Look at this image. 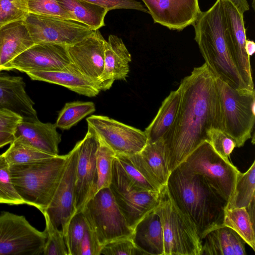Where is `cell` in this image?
<instances>
[{"label": "cell", "mask_w": 255, "mask_h": 255, "mask_svg": "<svg viewBox=\"0 0 255 255\" xmlns=\"http://www.w3.org/2000/svg\"><path fill=\"white\" fill-rule=\"evenodd\" d=\"M116 157L128 177L136 186L145 190L160 191L143 176L131 162L128 155L116 154Z\"/></svg>", "instance_id": "cell-39"}, {"label": "cell", "mask_w": 255, "mask_h": 255, "mask_svg": "<svg viewBox=\"0 0 255 255\" xmlns=\"http://www.w3.org/2000/svg\"><path fill=\"white\" fill-rule=\"evenodd\" d=\"M86 121L99 138L116 154L130 155L139 153L147 143L144 131L108 117L92 115Z\"/></svg>", "instance_id": "cell-12"}, {"label": "cell", "mask_w": 255, "mask_h": 255, "mask_svg": "<svg viewBox=\"0 0 255 255\" xmlns=\"http://www.w3.org/2000/svg\"><path fill=\"white\" fill-rule=\"evenodd\" d=\"M0 204H24L12 185L9 165L2 154H0Z\"/></svg>", "instance_id": "cell-35"}, {"label": "cell", "mask_w": 255, "mask_h": 255, "mask_svg": "<svg viewBox=\"0 0 255 255\" xmlns=\"http://www.w3.org/2000/svg\"><path fill=\"white\" fill-rule=\"evenodd\" d=\"M102 247L88 227L80 243L78 255H101Z\"/></svg>", "instance_id": "cell-43"}, {"label": "cell", "mask_w": 255, "mask_h": 255, "mask_svg": "<svg viewBox=\"0 0 255 255\" xmlns=\"http://www.w3.org/2000/svg\"><path fill=\"white\" fill-rule=\"evenodd\" d=\"M26 74L32 79L57 84L78 94L94 97L101 91L71 63L60 71H31Z\"/></svg>", "instance_id": "cell-23"}, {"label": "cell", "mask_w": 255, "mask_h": 255, "mask_svg": "<svg viewBox=\"0 0 255 255\" xmlns=\"http://www.w3.org/2000/svg\"><path fill=\"white\" fill-rule=\"evenodd\" d=\"M81 211L102 248L112 241L132 236L133 230L109 187L100 190L86 202Z\"/></svg>", "instance_id": "cell-7"}, {"label": "cell", "mask_w": 255, "mask_h": 255, "mask_svg": "<svg viewBox=\"0 0 255 255\" xmlns=\"http://www.w3.org/2000/svg\"><path fill=\"white\" fill-rule=\"evenodd\" d=\"M178 89L180 100L175 120L163 137L171 172L205 141L215 128L217 106L215 77L205 63L193 68Z\"/></svg>", "instance_id": "cell-1"}, {"label": "cell", "mask_w": 255, "mask_h": 255, "mask_svg": "<svg viewBox=\"0 0 255 255\" xmlns=\"http://www.w3.org/2000/svg\"><path fill=\"white\" fill-rule=\"evenodd\" d=\"M109 188L119 209L132 230L159 202L160 191L145 190L136 186L126 174L116 155Z\"/></svg>", "instance_id": "cell-9"}, {"label": "cell", "mask_w": 255, "mask_h": 255, "mask_svg": "<svg viewBox=\"0 0 255 255\" xmlns=\"http://www.w3.org/2000/svg\"><path fill=\"white\" fill-rule=\"evenodd\" d=\"M128 156L143 176L158 189L161 190L166 185L170 172L163 139L147 142L140 152Z\"/></svg>", "instance_id": "cell-19"}, {"label": "cell", "mask_w": 255, "mask_h": 255, "mask_svg": "<svg viewBox=\"0 0 255 255\" xmlns=\"http://www.w3.org/2000/svg\"><path fill=\"white\" fill-rule=\"evenodd\" d=\"M131 56L122 39L110 35L104 44V63L98 87L106 91L116 80H125L129 71Z\"/></svg>", "instance_id": "cell-20"}, {"label": "cell", "mask_w": 255, "mask_h": 255, "mask_svg": "<svg viewBox=\"0 0 255 255\" xmlns=\"http://www.w3.org/2000/svg\"><path fill=\"white\" fill-rule=\"evenodd\" d=\"M95 110V104L92 102L66 103L59 112L55 124L58 128L68 130Z\"/></svg>", "instance_id": "cell-33"}, {"label": "cell", "mask_w": 255, "mask_h": 255, "mask_svg": "<svg viewBox=\"0 0 255 255\" xmlns=\"http://www.w3.org/2000/svg\"><path fill=\"white\" fill-rule=\"evenodd\" d=\"M255 162L245 173L238 174L233 191L226 209L244 207L248 210L255 204Z\"/></svg>", "instance_id": "cell-29"}, {"label": "cell", "mask_w": 255, "mask_h": 255, "mask_svg": "<svg viewBox=\"0 0 255 255\" xmlns=\"http://www.w3.org/2000/svg\"><path fill=\"white\" fill-rule=\"evenodd\" d=\"M45 221L47 238L44 247L43 255H68L63 234L51 223L48 216L43 213Z\"/></svg>", "instance_id": "cell-36"}, {"label": "cell", "mask_w": 255, "mask_h": 255, "mask_svg": "<svg viewBox=\"0 0 255 255\" xmlns=\"http://www.w3.org/2000/svg\"><path fill=\"white\" fill-rule=\"evenodd\" d=\"M180 100V91L178 88L171 91L162 102L156 115L144 130L148 143L163 138L175 120Z\"/></svg>", "instance_id": "cell-27"}, {"label": "cell", "mask_w": 255, "mask_h": 255, "mask_svg": "<svg viewBox=\"0 0 255 255\" xmlns=\"http://www.w3.org/2000/svg\"><path fill=\"white\" fill-rule=\"evenodd\" d=\"M217 106L215 128L243 146L252 137L255 122V90L233 88L215 77Z\"/></svg>", "instance_id": "cell-5"}, {"label": "cell", "mask_w": 255, "mask_h": 255, "mask_svg": "<svg viewBox=\"0 0 255 255\" xmlns=\"http://www.w3.org/2000/svg\"><path fill=\"white\" fill-rule=\"evenodd\" d=\"M178 166L202 176L227 201L240 171L218 154L208 141L200 144Z\"/></svg>", "instance_id": "cell-8"}, {"label": "cell", "mask_w": 255, "mask_h": 255, "mask_svg": "<svg viewBox=\"0 0 255 255\" xmlns=\"http://www.w3.org/2000/svg\"><path fill=\"white\" fill-rule=\"evenodd\" d=\"M34 103L25 91V83L20 76L0 72V108L10 110L24 121L38 120Z\"/></svg>", "instance_id": "cell-21"}, {"label": "cell", "mask_w": 255, "mask_h": 255, "mask_svg": "<svg viewBox=\"0 0 255 255\" xmlns=\"http://www.w3.org/2000/svg\"><path fill=\"white\" fill-rule=\"evenodd\" d=\"M166 187L176 206L194 224L201 239L223 225L228 201L202 176L178 166L170 172Z\"/></svg>", "instance_id": "cell-2"}, {"label": "cell", "mask_w": 255, "mask_h": 255, "mask_svg": "<svg viewBox=\"0 0 255 255\" xmlns=\"http://www.w3.org/2000/svg\"><path fill=\"white\" fill-rule=\"evenodd\" d=\"M34 44L23 20L0 27V72L5 65Z\"/></svg>", "instance_id": "cell-25"}, {"label": "cell", "mask_w": 255, "mask_h": 255, "mask_svg": "<svg viewBox=\"0 0 255 255\" xmlns=\"http://www.w3.org/2000/svg\"><path fill=\"white\" fill-rule=\"evenodd\" d=\"M15 138L13 133L0 131V148L10 143Z\"/></svg>", "instance_id": "cell-46"}, {"label": "cell", "mask_w": 255, "mask_h": 255, "mask_svg": "<svg viewBox=\"0 0 255 255\" xmlns=\"http://www.w3.org/2000/svg\"><path fill=\"white\" fill-rule=\"evenodd\" d=\"M226 26L225 37L232 58L242 79L255 90L250 57L246 50L247 37L243 14L229 0H222Z\"/></svg>", "instance_id": "cell-16"}, {"label": "cell", "mask_w": 255, "mask_h": 255, "mask_svg": "<svg viewBox=\"0 0 255 255\" xmlns=\"http://www.w3.org/2000/svg\"><path fill=\"white\" fill-rule=\"evenodd\" d=\"M104 255H141L131 237L122 238L105 245L101 252Z\"/></svg>", "instance_id": "cell-41"}, {"label": "cell", "mask_w": 255, "mask_h": 255, "mask_svg": "<svg viewBox=\"0 0 255 255\" xmlns=\"http://www.w3.org/2000/svg\"><path fill=\"white\" fill-rule=\"evenodd\" d=\"M108 9H134L148 13V10L137 0H83Z\"/></svg>", "instance_id": "cell-42"}, {"label": "cell", "mask_w": 255, "mask_h": 255, "mask_svg": "<svg viewBox=\"0 0 255 255\" xmlns=\"http://www.w3.org/2000/svg\"><path fill=\"white\" fill-rule=\"evenodd\" d=\"M252 7L253 8V9L255 10V0H252Z\"/></svg>", "instance_id": "cell-48"}, {"label": "cell", "mask_w": 255, "mask_h": 255, "mask_svg": "<svg viewBox=\"0 0 255 255\" xmlns=\"http://www.w3.org/2000/svg\"><path fill=\"white\" fill-rule=\"evenodd\" d=\"M47 238L23 216L4 212L0 214V255H43Z\"/></svg>", "instance_id": "cell-10"}, {"label": "cell", "mask_w": 255, "mask_h": 255, "mask_svg": "<svg viewBox=\"0 0 255 255\" xmlns=\"http://www.w3.org/2000/svg\"><path fill=\"white\" fill-rule=\"evenodd\" d=\"M71 63L66 45L43 43L34 44L5 65L2 71H60Z\"/></svg>", "instance_id": "cell-15"}, {"label": "cell", "mask_w": 255, "mask_h": 255, "mask_svg": "<svg viewBox=\"0 0 255 255\" xmlns=\"http://www.w3.org/2000/svg\"><path fill=\"white\" fill-rule=\"evenodd\" d=\"M200 255H246L245 242L232 229L224 225L202 238Z\"/></svg>", "instance_id": "cell-26"}, {"label": "cell", "mask_w": 255, "mask_h": 255, "mask_svg": "<svg viewBox=\"0 0 255 255\" xmlns=\"http://www.w3.org/2000/svg\"><path fill=\"white\" fill-rule=\"evenodd\" d=\"M246 50L248 55L251 57L255 52V43L254 41L247 40L246 44Z\"/></svg>", "instance_id": "cell-47"}, {"label": "cell", "mask_w": 255, "mask_h": 255, "mask_svg": "<svg viewBox=\"0 0 255 255\" xmlns=\"http://www.w3.org/2000/svg\"><path fill=\"white\" fill-rule=\"evenodd\" d=\"M55 124L44 123L39 120L20 122L14 132L15 137H20L34 147L53 155H59L58 146L61 134Z\"/></svg>", "instance_id": "cell-22"}, {"label": "cell", "mask_w": 255, "mask_h": 255, "mask_svg": "<svg viewBox=\"0 0 255 255\" xmlns=\"http://www.w3.org/2000/svg\"><path fill=\"white\" fill-rule=\"evenodd\" d=\"M29 13L74 20L57 0H28Z\"/></svg>", "instance_id": "cell-38"}, {"label": "cell", "mask_w": 255, "mask_h": 255, "mask_svg": "<svg viewBox=\"0 0 255 255\" xmlns=\"http://www.w3.org/2000/svg\"><path fill=\"white\" fill-rule=\"evenodd\" d=\"M131 239L141 255H164L162 227L154 209L136 225Z\"/></svg>", "instance_id": "cell-24"}, {"label": "cell", "mask_w": 255, "mask_h": 255, "mask_svg": "<svg viewBox=\"0 0 255 255\" xmlns=\"http://www.w3.org/2000/svg\"><path fill=\"white\" fill-rule=\"evenodd\" d=\"M223 225L234 230L255 250V224L246 208L226 209Z\"/></svg>", "instance_id": "cell-30"}, {"label": "cell", "mask_w": 255, "mask_h": 255, "mask_svg": "<svg viewBox=\"0 0 255 255\" xmlns=\"http://www.w3.org/2000/svg\"><path fill=\"white\" fill-rule=\"evenodd\" d=\"M99 139V145L96 155V180L90 198L100 190L109 187L113 177V163L116 154L104 142Z\"/></svg>", "instance_id": "cell-31"}, {"label": "cell", "mask_w": 255, "mask_h": 255, "mask_svg": "<svg viewBox=\"0 0 255 255\" xmlns=\"http://www.w3.org/2000/svg\"><path fill=\"white\" fill-rule=\"evenodd\" d=\"M242 14L249 10V5L247 0H229Z\"/></svg>", "instance_id": "cell-45"}, {"label": "cell", "mask_w": 255, "mask_h": 255, "mask_svg": "<svg viewBox=\"0 0 255 255\" xmlns=\"http://www.w3.org/2000/svg\"><path fill=\"white\" fill-rule=\"evenodd\" d=\"M2 155L9 165L36 161L56 156L34 147L20 137H15L10 143L9 148L2 153Z\"/></svg>", "instance_id": "cell-32"}, {"label": "cell", "mask_w": 255, "mask_h": 255, "mask_svg": "<svg viewBox=\"0 0 255 255\" xmlns=\"http://www.w3.org/2000/svg\"><path fill=\"white\" fill-rule=\"evenodd\" d=\"M76 21L95 30L105 25L104 20L109 11L99 5L83 0H57Z\"/></svg>", "instance_id": "cell-28"}, {"label": "cell", "mask_w": 255, "mask_h": 255, "mask_svg": "<svg viewBox=\"0 0 255 255\" xmlns=\"http://www.w3.org/2000/svg\"><path fill=\"white\" fill-rule=\"evenodd\" d=\"M154 23L181 31L193 25L202 13L198 0H142Z\"/></svg>", "instance_id": "cell-17"}, {"label": "cell", "mask_w": 255, "mask_h": 255, "mask_svg": "<svg viewBox=\"0 0 255 255\" xmlns=\"http://www.w3.org/2000/svg\"><path fill=\"white\" fill-rule=\"evenodd\" d=\"M68 155L9 165L12 185L24 204L43 213L48 207L61 179Z\"/></svg>", "instance_id": "cell-4"}, {"label": "cell", "mask_w": 255, "mask_h": 255, "mask_svg": "<svg viewBox=\"0 0 255 255\" xmlns=\"http://www.w3.org/2000/svg\"><path fill=\"white\" fill-rule=\"evenodd\" d=\"M23 120L17 113L5 108H0V131L14 134L18 124Z\"/></svg>", "instance_id": "cell-44"}, {"label": "cell", "mask_w": 255, "mask_h": 255, "mask_svg": "<svg viewBox=\"0 0 255 255\" xmlns=\"http://www.w3.org/2000/svg\"><path fill=\"white\" fill-rule=\"evenodd\" d=\"M77 152L75 144L67 154V161L52 199L42 213L47 214L52 225L63 234L64 237L69 222L76 213L75 191Z\"/></svg>", "instance_id": "cell-13"}, {"label": "cell", "mask_w": 255, "mask_h": 255, "mask_svg": "<svg viewBox=\"0 0 255 255\" xmlns=\"http://www.w3.org/2000/svg\"><path fill=\"white\" fill-rule=\"evenodd\" d=\"M209 142L218 154L230 161V154L236 147L233 138L220 129L212 128L209 133Z\"/></svg>", "instance_id": "cell-40"}, {"label": "cell", "mask_w": 255, "mask_h": 255, "mask_svg": "<svg viewBox=\"0 0 255 255\" xmlns=\"http://www.w3.org/2000/svg\"><path fill=\"white\" fill-rule=\"evenodd\" d=\"M87 228L82 212L76 213L69 222L65 236L68 255H78L80 243Z\"/></svg>", "instance_id": "cell-34"}, {"label": "cell", "mask_w": 255, "mask_h": 255, "mask_svg": "<svg viewBox=\"0 0 255 255\" xmlns=\"http://www.w3.org/2000/svg\"><path fill=\"white\" fill-rule=\"evenodd\" d=\"M154 210L162 227L164 255H200L202 240L199 232L175 204L166 185L160 190L159 202Z\"/></svg>", "instance_id": "cell-6"}, {"label": "cell", "mask_w": 255, "mask_h": 255, "mask_svg": "<svg viewBox=\"0 0 255 255\" xmlns=\"http://www.w3.org/2000/svg\"><path fill=\"white\" fill-rule=\"evenodd\" d=\"M23 21L34 44L50 43L74 44L93 32L76 20L28 13Z\"/></svg>", "instance_id": "cell-11"}, {"label": "cell", "mask_w": 255, "mask_h": 255, "mask_svg": "<svg viewBox=\"0 0 255 255\" xmlns=\"http://www.w3.org/2000/svg\"><path fill=\"white\" fill-rule=\"evenodd\" d=\"M105 41L97 29L79 42L67 46L71 63L98 87L104 67Z\"/></svg>", "instance_id": "cell-18"}, {"label": "cell", "mask_w": 255, "mask_h": 255, "mask_svg": "<svg viewBox=\"0 0 255 255\" xmlns=\"http://www.w3.org/2000/svg\"><path fill=\"white\" fill-rule=\"evenodd\" d=\"M77 160L76 169L75 208L82 210L90 199L96 180V155L99 139L94 129L88 126L84 137L76 144Z\"/></svg>", "instance_id": "cell-14"}, {"label": "cell", "mask_w": 255, "mask_h": 255, "mask_svg": "<svg viewBox=\"0 0 255 255\" xmlns=\"http://www.w3.org/2000/svg\"><path fill=\"white\" fill-rule=\"evenodd\" d=\"M28 0H0V27L23 20L29 13Z\"/></svg>", "instance_id": "cell-37"}, {"label": "cell", "mask_w": 255, "mask_h": 255, "mask_svg": "<svg viewBox=\"0 0 255 255\" xmlns=\"http://www.w3.org/2000/svg\"><path fill=\"white\" fill-rule=\"evenodd\" d=\"M193 25L194 39L214 76L233 88L251 90L242 79L228 49L222 0H217L208 10L202 11Z\"/></svg>", "instance_id": "cell-3"}]
</instances>
